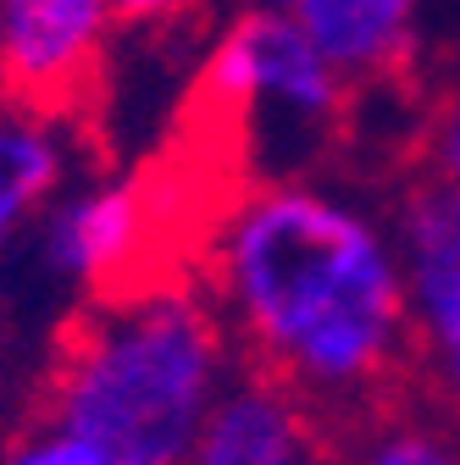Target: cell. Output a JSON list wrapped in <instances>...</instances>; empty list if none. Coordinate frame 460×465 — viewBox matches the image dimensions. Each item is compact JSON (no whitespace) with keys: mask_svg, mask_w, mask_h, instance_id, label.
I'll list each match as a JSON object with an SVG mask.
<instances>
[{"mask_svg":"<svg viewBox=\"0 0 460 465\" xmlns=\"http://www.w3.org/2000/svg\"><path fill=\"white\" fill-rule=\"evenodd\" d=\"M211 300L239 361L289 382L350 449L399 411L416 327L394 232L322 183H250L205 244Z\"/></svg>","mask_w":460,"mask_h":465,"instance_id":"6da1fadb","label":"cell"},{"mask_svg":"<svg viewBox=\"0 0 460 465\" xmlns=\"http://www.w3.org/2000/svg\"><path fill=\"white\" fill-rule=\"evenodd\" d=\"M239 371V343L189 277L84 300L50 349L39 411L117 465H184L216 393Z\"/></svg>","mask_w":460,"mask_h":465,"instance_id":"7a4b0ae2","label":"cell"},{"mask_svg":"<svg viewBox=\"0 0 460 465\" xmlns=\"http://www.w3.org/2000/svg\"><path fill=\"white\" fill-rule=\"evenodd\" d=\"M111 28V0H0V105L50 128L89 123Z\"/></svg>","mask_w":460,"mask_h":465,"instance_id":"3957f363","label":"cell"},{"mask_svg":"<svg viewBox=\"0 0 460 465\" xmlns=\"http://www.w3.org/2000/svg\"><path fill=\"white\" fill-rule=\"evenodd\" d=\"M338 460L344 443L327 432V421L311 404L272 371L239 361V371L216 393L205 427L195 432L184 465H338Z\"/></svg>","mask_w":460,"mask_h":465,"instance_id":"277c9868","label":"cell"},{"mask_svg":"<svg viewBox=\"0 0 460 465\" xmlns=\"http://www.w3.org/2000/svg\"><path fill=\"white\" fill-rule=\"evenodd\" d=\"M394 250L416 327V377L460 349V183L411 172L394 211Z\"/></svg>","mask_w":460,"mask_h":465,"instance_id":"5b68a950","label":"cell"},{"mask_svg":"<svg viewBox=\"0 0 460 465\" xmlns=\"http://www.w3.org/2000/svg\"><path fill=\"white\" fill-rule=\"evenodd\" d=\"M289 12L355 89L411 73L422 0H295Z\"/></svg>","mask_w":460,"mask_h":465,"instance_id":"8992f818","label":"cell"},{"mask_svg":"<svg viewBox=\"0 0 460 465\" xmlns=\"http://www.w3.org/2000/svg\"><path fill=\"white\" fill-rule=\"evenodd\" d=\"M67 178V144L50 123L0 105V255L55 200Z\"/></svg>","mask_w":460,"mask_h":465,"instance_id":"52a82bcc","label":"cell"},{"mask_svg":"<svg viewBox=\"0 0 460 465\" xmlns=\"http://www.w3.org/2000/svg\"><path fill=\"white\" fill-rule=\"evenodd\" d=\"M0 465H117L100 443H89L84 432L50 421V416H34L28 427H17L0 449Z\"/></svg>","mask_w":460,"mask_h":465,"instance_id":"ba28073f","label":"cell"},{"mask_svg":"<svg viewBox=\"0 0 460 465\" xmlns=\"http://www.w3.org/2000/svg\"><path fill=\"white\" fill-rule=\"evenodd\" d=\"M416 172L460 183V89L438 94L416 123Z\"/></svg>","mask_w":460,"mask_h":465,"instance_id":"9c48e42d","label":"cell"},{"mask_svg":"<svg viewBox=\"0 0 460 465\" xmlns=\"http://www.w3.org/2000/svg\"><path fill=\"white\" fill-rule=\"evenodd\" d=\"M195 6L200 0H111V17H117V28H172Z\"/></svg>","mask_w":460,"mask_h":465,"instance_id":"30bf717a","label":"cell"},{"mask_svg":"<svg viewBox=\"0 0 460 465\" xmlns=\"http://www.w3.org/2000/svg\"><path fill=\"white\" fill-rule=\"evenodd\" d=\"M422 382L433 388V399L444 404V411L455 416V427H460V349H455V355H449V361H438V366H427V371H422Z\"/></svg>","mask_w":460,"mask_h":465,"instance_id":"8fae6325","label":"cell"},{"mask_svg":"<svg viewBox=\"0 0 460 465\" xmlns=\"http://www.w3.org/2000/svg\"><path fill=\"white\" fill-rule=\"evenodd\" d=\"M250 6H283V12H289V6H295V0H250Z\"/></svg>","mask_w":460,"mask_h":465,"instance_id":"7c38bea8","label":"cell"}]
</instances>
